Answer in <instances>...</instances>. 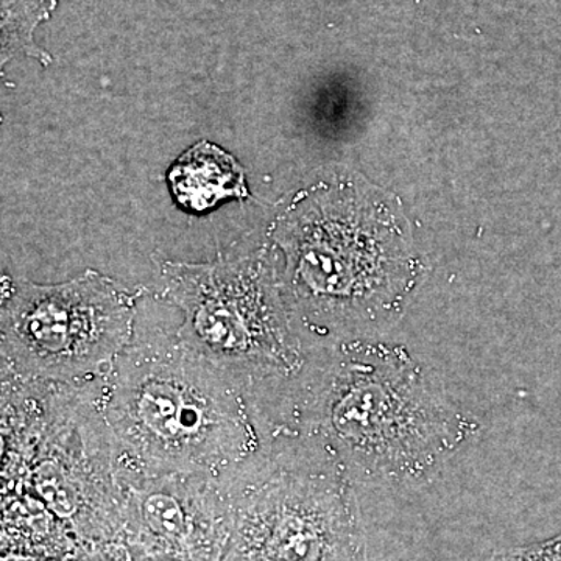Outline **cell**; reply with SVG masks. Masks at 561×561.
<instances>
[{"label":"cell","instance_id":"obj_1","mask_svg":"<svg viewBox=\"0 0 561 561\" xmlns=\"http://www.w3.org/2000/svg\"><path fill=\"white\" fill-rule=\"evenodd\" d=\"M254 398L267 448L305 454L351 483L430 482L478 430L408 351L365 339L309 348L294 378Z\"/></svg>","mask_w":561,"mask_h":561},{"label":"cell","instance_id":"obj_4","mask_svg":"<svg viewBox=\"0 0 561 561\" xmlns=\"http://www.w3.org/2000/svg\"><path fill=\"white\" fill-rule=\"evenodd\" d=\"M161 298L183 312L176 335L253 389L289 381L308 359L264 251L205 264L164 261Z\"/></svg>","mask_w":561,"mask_h":561},{"label":"cell","instance_id":"obj_8","mask_svg":"<svg viewBox=\"0 0 561 561\" xmlns=\"http://www.w3.org/2000/svg\"><path fill=\"white\" fill-rule=\"evenodd\" d=\"M173 197L183 208L203 213L227 198L249 197L245 172L230 153L214 144H195L168 175Z\"/></svg>","mask_w":561,"mask_h":561},{"label":"cell","instance_id":"obj_10","mask_svg":"<svg viewBox=\"0 0 561 561\" xmlns=\"http://www.w3.org/2000/svg\"><path fill=\"white\" fill-rule=\"evenodd\" d=\"M489 561H561V534L535 545L493 553Z\"/></svg>","mask_w":561,"mask_h":561},{"label":"cell","instance_id":"obj_9","mask_svg":"<svg viewBox=\"0 0 561 561\" xmlns=\"http://www.w3.org/2000/svg\"><path fill=\"white\" fill-rule=\"evenodd\" d=\"M57 0H14L3 7L2 60L13 51H24L28 57L38 58L43 65L50 61L46 51L33 44V31L41 21L49 16Z\"/></svg>","mask_w":561,"mask_h":561},{"label":"cell","instance_id":"obj_6","mask_svg":"<svg viewBox=\"0 0 561 561\" xmlns=\"http://www.w3.org/2000/svg\"><path fill=\"white\" fill-rule=\"evenodd\" d=\"M224 481L231 524L221 561H368L353 483L330 468L271 448Z\"/></svg>","mask_w":561,"mask_h":561},{"label":"cell","instance_id":"obj_11","mask_svg":"<svg viewBox=\"0 0 561 561\" xmlns=\"http://www.w3.org/2000/svg\"><path fill=\"white\" fill-rule=\"evenodd\" d=\"M66 561H138L130 551L119 542L98 546V548L83 549Z\"/></svg>","mask_w":561,"mask_h":561},{"label":"cell","instance_id":"obj_7","mask_svg":"<svg viewBox=\"0 0 561 561\" xmlns=\"http://www.w3.org/2000/svg\"><path fill=\"white\" fill-rule=\"evenodd\" d=\"M121 541L138 561H221L231 501L224 479L114 470Z\"/></svg>","mask_w":561,"mask_h":561},{"label":"cell","instance_id":"obj_5","mask_svg":"<svg viewBox=\"0 0 561 561\" xmlns=\"http://www.w3.org/2000/svg\"><path fill=\"white\" fill-rule=\"evenodd\" d=\"M140 294L94 271L60 284L7 278L2 379L73 389L102 382L135 337Z\"/></svg>","mask_w":561,"mask_h":561},{"label":"cell","instance_id":"obj_2","mask_svg":"<svg viewBox=\"0 0 561 561\" xmlns=\"http://www.w3.org/2000/svg\"><path fill=\"white\" fill-rule=\"evenodd\" d=\"M95 404L113 440L114 470L225 479L267 453L253 387L179 335L135 332Z\"/></svg>","mask_w":561,"mask_h":561},{"label":"cell","instance_id":"obj_3","mask_svg":"<svg viewBox=\"0 0 561 561\" xmlns=\"http://www.w3.org/2000/svg\"><path fill=\"white\" fill-rule=\"evenodd\" d=\"M279 286L308 348L359 341L400 312L416 261L390 227L346 216H312L283 228Z\"/></svg>","mask_w":561,"mask_h":561}]
</instances>
